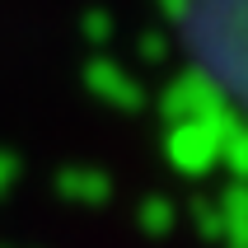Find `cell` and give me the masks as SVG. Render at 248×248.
<instances>
[{
    "label": "cell",
    "mask_w": 248,
    "mask_h": 248,
    "mask_svg": "<svg viewBox=\"0 0 248 248\" xmlns=\"http://www.w3.org/2000/svg\"><path fill=\"white\" fill-rule=\"evenodd\" d=\"M183 42L197 75L248 131V0H187Z\"/></svg>",
    "instance_id": "obj_1"
}]
</instances>
